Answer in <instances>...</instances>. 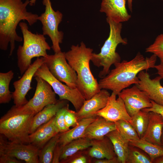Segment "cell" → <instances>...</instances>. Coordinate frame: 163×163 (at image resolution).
Masks as SVG:
<instances>
[{"label": "cell", "mask_w": 163, "mask_h": 163, "mask_svg": "<svg viewBox=\"0 0 163 163\" xmlns=\"http://www.w3.org/2000/svg\"><path fill=\"white\" fill-rule=\"evenodd\" d=\"M36 0H30L29 5L30 6L34 5L35 3Z\"/></svg>", "instance_id": "44"}, {"label": "cell", "mask_w": 163, "mask_h": 163, "mask_svg": "<svg viewBox=\"0 0 163 163\" xmlns=\"http://www.w3.org/2000/svg\"><path fill=\"white\" fill-rule=\"evenodd\" d=\"M14 73L10 70L6 72L0 73V103L6 104L12 98V94L9 90L10 83L14 77Z\"/></svg>", "instance_id": "27"}, {"label": "cell", "mask_w": 163, "mask_h": 163, "mask_svg": "<svg viewBox=\"0 0 163 163\" xmlns=\"http://www.w3.org/2000/svg\"><path fill=\"white\" fill-rule=\"evenodd\" d=\"M126 163H152L149 155L141 149L129 144Z\"/></svg>", "instance_id": "30"}, {"label": "cell", "mask_w": 163, "mask_h": 163, "mask_svg": "<svg viewBox=\"0 0 163 163\" xmlns=\"http://www.w3.org/2000/svg\"><path fill=\"white\" fill-rule=\"evenodd\" d=\"M42 3L45 10L38 16V20L42 24L43 34L50 38L52 43V48L54 53L59 52L61 51L59 44L62 42L64 33L59 31L58 27L62 21L63 15L59 11L53 9L50 0H43Z\"/></svg>", "instance_id": "7"}, {"label": "cell", "mask_w": 163, "mask_h": 163, "mask_svg": "<svg viewBox=\"0 0 163 163\" xmlns=\"http://www.w3.org/2000/svg\"><path fill=\"white\" fill-rule=\"evenodd\" d=\"M145 52L152 53L159 58L163 57V34L156 37L153 43L146 49Z\"/></svg>", "instance_id": "32"}, {"label": "cell", "mask_w": 163, "mask_h": 163, "mask_svg": "<svg viewBox=\"0 0 163 163\" xmlns=\"http://www.w3.org/2000/svg\"><path fill=\"white\" fill-rule=\"evenodd\" d=\"M91 146V140L82 137L74 140L62 147L60 163L72 157L79 151L85 150Z\"/></svg>", "instance_id": "25"}, {"label": "cell", "mask_w": 163, "mask_h": 163, "mask_svg": "<svg viewBox=\"0 0 163 163\" xmlns=\"http://www.w3.org/2000/svg\"><path fill=\"white\" fill-rule=\"evenodd\" d=\"M88 154L90 157L96 159L117 157L111 141L106 136L101 139L91 140V146Z\"/></svg>", "instance_id": "21"}, {"label": "cell", "mask_w": 163, "mask_h": 163, "mask_svg": "<svg viewBox=\"0 0 163 163\" xmlns=\"http://www.w3.org/2000/svg\"><path fill=\"white\" fill-rule=\"evenodd\" d=\"M115 123L116 129L123 137L129 141L137 140L140 139L129 123L123 120H118Z\"/></svg>", "instance_id": "31"}, {"label": "cell", "mask_w": 163, "mask_h": 163, "mask_svg": "<svg viewBox=\"0 0 163 163\" xmlns=\"http://www.w3.org/2000/svg\"><path fill=\"white\" fill-rule=\"evenodd\" d=\"M34 77L37 84L34 95L26 104L20 107L36 114L47 105L55 104L57 100L56 93L49 83L39 76Z\"/></svg>", "instance_id": "10"}, {"label": "cell", "mask_w": 163, "mask_h": 163, "mask_svg": "<svg viewBox=\"0 0 163 163\" xmlns=\"http://www.w3.org/2000/svg\"><path fill=\"white\" fill-rule=\"evenodd\" d=\"M128 6L129 10L132 12V2L133 0H127Z\"/></svg>", "instance_id": "42"}, {"label": "cell", "mask_w": 163, "mask_h": 163, "mask_svg": "<svg viewBox=\"0 0 163 163\" xmlns=\"http://www.w3.org/2000/svg\"><path fill=\"white\" fill-rule=\"evenodd\" d=\"M152 104V107L146 108L142 110L146 111L153 112L159 114L163 118V106L158 104L151 100Z\"/></svg>", "instance_id": "37"}, {"label": "cell", "mask_w": 163, "mask_h": 163, "mask_svg": "<svg viewBox=\"0 0 163 163\" xmlns=\"http://www.w3.org/2000/svg\"><path fill=\"white\" fill-rule=\"evenodd\" d=\"M19 25L23 34V43L17 50V65L22 75L31 65L33 58L46 57V51L50 50L51 47L43 34L32 33L24 22H20Z\"/></svg>", "instance_id": "6"}, {"label": "cell", "mask_w": 163, "mask_h": 163, "mask_svg": "<svg viewBox=\"0 0 163 163\" xmlns=\"http://www.w3.org/2000/svg\"><path fill=\"white\" fill-rule=\"evenodd\" d=\"M39 76L48 82L59 100H66L73 105L76 112L81 108L86 100L78 88H73L55 78L51 74L46 63H43L37 69L34 77Z\"/></svg>", "instance_id": "8"}, {"label": "cell", "mask_w": 163, "mask_h": 163, "mask_svg": "<svg viewBox=\"0 0 163 163\" xmlns=\"http://www.w3.org/2000/svg\"><path fill=\"white\" fill-rule=\"evenodd\" d=\"M161 145L163 147V128L161 138Z\"/></svg>", "instance_id": "43"}, {"label": "cell", "mask_w": 163, "mask_h": 163, "mask_svg": "<svg viewBox=\"0 0 163 163\" xmlns=\"http://www.w3.org/2000/svg\"><path fill=\"white\" fill-rule=\"evenodd\" d=\"M0 136V153L9 155L24 160L26 163H39V149L31 144H25L12 142Z\"/></svg>", "instance_id": "11"}, {"label": "cell", "mask_w": 163, "mask_h": 163, "mask_svg": "<svg viewBox=\"0 0 163 163\" xmlns=\"http://www.w3.org/2000/svg\"><path fill=\"white\" fill-rule=\"evenodd\" d=\"M106 136L111 141L120 163H126L129 141L123 137L117 129L110 132Z\"/></svg>", "instance_id": "24"}, {"label": "cell", "mask_w": 163, "mask_h": 163, "mask_svg": "<svg viewBox=\"0 0 163 163\" xmlns=\"http://www.w3.org/2000/svg\"><path fill=\"white\" fill-rule=\"evenodd\" d=\"M45 62V57H37L25 71L21 78L13 83L15 90L12 93V99L16 107L21 106L28 102L26 96L32 88L31 83L32 79L37 69Z\"/></svg>", "instance_id": "12"}, {"label": "cell", "mask_w": 163, "mask_h": 163, "mask_svg": "<svg viewBox=\"0 0 163 163\" xmlns=\"http://www.w3.org/2000/svg\"><path fill=\"white\" fill-rule=\"evenodd\" d=\"M55 116L29 135L30 144L40 149L52 138L60 133L55 123Z\"/></svg>", "instance_id": "18"}, {"label": "cell", "mask_w": 163, "mask_h": 163, "mask_svg": "<svg viewBox=\"0 0 163 163\" xmlns=\"http://www.w3.org/2000/svg\"><path fill=\"white\" fill-rule=\"evenodd\" d=\"M157 58L153 54L145 58L139 52L129 61L123 60L115 64V68L99 81L100 89L110 90L118 95L123 89L139 83L138 75L140 72L154 68Z\"/></svg>", "instance_id": "2"}, {"label": "cell", "mask_w": 163, "mask_h": 163, "mask_svg": "<svg viewBox=\"0 0 163 163\" xmlns=\"http://www.w3.org/2000/svg\"><path fill=\"white\" fill-rule=\"evenodd\" d=\"M97 116L82 119L78 124L71 129L60 133L58 143L63 147L74 140L82 137L89 125L94 121Z\"/></svg>", "instance_id": "23"}, {"label": "cell", "mask_w": 163, "mask_h": 163, "mask_svg": "<svg viewBox=\"0 0 163 163\" xmlns=\"http://www.w3.org/2000/svg\"><path fill=\"white\" fill-rule=\"evenodd\" d=\"M30 2V0H0V49L6 50L10 43L9 56L14 50L15 42L23 40L16 32L20 22L26 20L32 26L38 20L37 14L27 11Z\"/></svg>", "instance_id": "1"}, {"label": "cell", "mask_w": 163, "mask_h": 163, "mask_svg": "<svg viewBox=\"0 0 163 163\" xmlns=\"http://www.w3.org/2000/svg\"><path fill=\"white\" fill-rule=\"evenodd\" d=\"M93 51L82 42L80 45H72L70 50L65 52L68 62L77 75V88L86 100L90 99L101 90L90 68Z\"/></svg>", "instance_id": "3"}, {"label": "cell", "mask_w": 163, "mask_h": 163, "mask_svg": "<svg viewBox=\"0 0 163 163\" xmlns=\"http://www.w3.org/2000/svg\"><path fill=\"white\" fill-rule=\"evenodd\" d=\"M149 121L147 129L141 139L161 145L163 118L159 114L153 112H149Z\"/></svg>", "instance_id": "22"}, {"label": "cell", "mask_w": 163, "mask_h": 163, "mask_svg": "<svg viewBox=\"0 0 163 163\" xmlns=\"http://www.w3.org/2000/svg\"><path fill=\"white\" fill-rule=\"evenodd\" d=\"M138 77L139 82L136 85L145 92L151 100L163 106V86L160 82L162 78L158 76L151 79L149 74L144 70L140 72Z\"/></svg>", "instance_id": "15"}, {"label": "cell", "mask_w": 163, "mask_h": 163, "mask_svg": "<svg viewBox=\"0 0 163 163\" xmlns=\"http://www.w3.org/2000/svg\"><path fill=\"white\" fill-rule=\"evenodd\" d=\"M62 146L58 143L57 144L53 154L52 163H60L59 158Z\"/></svg>", "instance_id": "38"}, {"label": "cell", "mask_w": 163, "mask_h": 163, "mask_svg": "<svg viewBox=\"0 0 163 163\" xmlns=\"http://www.w3.org/2000/svg\"><path fill=\"white\" fill-rule=\"evenodd\" d=\"M159 59L160 63L158 65H155L154 68L157 70V73L158 75L163 79V57Z\"/></svg>", "instance_id": "40"}, {"label": "cell", "mask_w": 163, "mask_h": 163, "mask_svg": "<svg viewBox=\"0 0 163 163\" xmlns=\"http://www.w3.org/2000/svg\"><path fill=\"white\" fill-rule=\"evenodd\" d=\"M116 129L115 123L97 116L87 127L83 137L91 140L104 138L110 132Z\"/></svg>", "instance_id": "19"}, {"label": "cell", "mask_w": 163, "mask_h": 163, "mask_svg": "<svg viewBox=\"0 0 163 163\" xmlns=\"http://www.w3.org/2000/svg\"><path fill=\"white\" fill-rule=\"evenodd\" d=\"M110 95L107 90L103 89L90 99L86 100L80 109L76 111L78 120L96 116L97 112L105 106Z\"/></svg>", "instance_id": "16"}, {"label": "cell", "mask_w": 163, "mask_h": 163, "mask_svg": "<svg viewBox=\"0 0 163 163\" xmlns=\"http://www.w3.org/2000/svg\"><path fill=\"white\" fill-rule=\"evenodd\" d=\"M69 106L68 104L60 109L55 116V123L60 133L65 132L69 129L66 127L65 120V113Z\"/></svg>", "instance_id": "33"}, {"label": "cell", "mask_w": 163, "mask_h": 163, "mask_svg": "<svg viewBox=\"0 0 163 163\" xmlns=\"http://www.w3.org/2000/svg\"><path fill=\"white\" fill-rule=\"evenodd\" d=\"M112 92L105 106L97 111L96 115L102 117L106 120L115 122L123 120L130 123L131 117L126 108L123 100Z\"/></svg>", "instance_id": "14"}, {"label": "cell", "mask_w": 163, "mask_h": 163, "mask_svg": "<svg viewBox=\"0 0 163 163\" xmlns=\"http://www.w3.org/2000/svg\"><path fill=\"white\" fill-rule=\"evenodd\" d=\"M131 117L130 123L141 139L144 136L148 126L149 121V112L142 110Z\"/></svg>", "instance_id": "28"}, {"label": "cell", "mask_w": 163, "mask_h": 163, "mask_svg": "<svg viewBox=\"0 0 163 163\" xmlns=\"http://www.w3.org/2000/svg\"><path fill=\"white\" fill-rule=\"evenodd\" d=\"M152 163H163V156L155 158L153 161Z\"/></svg>", "instance_id": "41"}, {"label": "cell", "mask_w": 163, "mask_h": 163, "mask_svg": "<svg viewBox=\"0 0 163 163\" xmlns=\"http://www.w3.org/2000/svg\"><path fill=\"white\" fill-rule=\"evenodd\" d=\"M68 101L59 100L54 104L46 106L34 117L30 129V134L34 132L40 126L48 122L55 116L59 110L68 104Z\"/></svg>", "instance_id": "20"}, {"label": "cell", "mask_w": 163, "mask_h": 163, "mask_svg": "<svg viewBox=\"0 0 163 163\" xmlns=\"http://www.w3.org/2000/svg\"><path fill=\"white\" fill-rule=\"evenodd\" d=\"M127 112L131 117L142 109L152 107V104L147 93L136 85L123 89L119 94Z\"/></svg>", "instance_id": "13"}, {"label": "cell", "mask_w": 163, "mask_h": 163, "mask_svg": "<svg viewBox=\"0 0 163 163\" xmlns=\"http://www.w3.org/2000/svg\"><path fill=\"white\" fill-rule=\"evenodd\" d=\"M65 120L66 126L69 129L70 127H74L77 125L79 122L76 116V111L70 110L69 106L65 113Z\"/></svg>", "instance_id": "34"}, {"label": "cell", "mask_w": 163, "mask_h": 163, "mask_svg": "<svg viewBox=\"0 0 163 163\" xmlns=\"http://www.w3.org/2000/svg\"><path fill=\"white\" fill-rule=\"evenodd\" d=\"M59 136L60 133L52 138L39 150V163H52L54 152L58 142Z\"/></svg>", "instance_id": "29"}, {"label": "cell", "mask_w": 163, "mask_h": 163, "mask_svg": "<svg viewBox=\"0 0 163 163\" xmlns=\"http://www.w3.org/2000/svg\"><path fill=\"white\" fill-rule=\"evenodd\" d=\"M45 59V63L55 78L71 88H77V75L67 62L65 52L61 51L53 55H48Z\"/></svg>", "instance_id": "9"}, {"label": "cell", "mask_w": 163, "mask_h": 163, "mask_svg": "<svg viewBox=\"0 0 163 163\" xmlns=\"http://www.w3.org/2000/svg\"><path fill=\"white\" fill-rule=\"evenodd\" d=\"M130 145L141 149L150 156L152 162L156 158L163 156V147L142 139L136 141H129Z\"/></svg>", "instance_id": "26"}, {"label": "cell", "mask_w": 163, "mask_h": 163, "mask_svg": "<svg viewBox=\"0 0 163 163\" xmlns=\"http://www.w3.org/2000/svg\"><path fill=\"white\" fill-rule=\"evenodd\" d=\"M87 157L85 155H75L63 161V163H87L88 162Z\"/></svg>", "instance_id": "35"}, {"label": "cell", "mask_w": 163, "mask_h": 163, "mask_svg": "<svg viewBox=\"0 0 163 163\" xmlns=\"http://www.w3.org/2000/svg\"><path fill=\"white\" fill-rule=\"evenodd\" d=\"M17 158L6 154L0 153V163H21Z\"/></svg>", "instance_id": "36"}, {"label": "cell", "mask_w": 163, "mask_h": 163, "mask_svg": "<svg viewBox=\"0 0 163 163\" xmlns=\"http://www.w3.org/2000/svg\"><path fill=\"white\" fill-rule=\"evenodd\" d=\"M93 162L95 163H120L117 157L112 159H96Z\"/></svg>", "instance_id": "39"}, {"label": "cell", "mask_w": 163, "mask_h": 163, "mask_svg": "<svg viewBox=\"0 0 163 163\" xmlns=\"http://www.w3.org/2000/svg\"><path fill=\"white\" fill-rule=\"evenodd\" d=\"M106 21L110 27L109 37L101 47L100 53H93L91 59L95 66L103 67L98 74L99 77L101 78L109 73L112 65L120 62L121 57L116 52L118 44L121 43L125 45L127 43V40L123 38L121 36L122 23L115 22L107 18Z\"/></svg>", "instance_id": "5"}, {"label": "cell", "mask_w": 163, "mask_h": 163, "mask_svg": "<svg viewBox=\"0 0 163 163\" xmlns=\"http://www.w3.org/2000/svg\"><path fill=\"white\" fill-rule=\"evenodd\" d=\"M126 0H102L100 11L115 22L127 21L131 16L126 9Z\"/></svg>", "instance_id": "17"}, {"label": "cell", "mask_w": 163, "mask_h": 163, "mask_svg": "<svg viewBox=\"0 0 163 163\" xmlns=\"http://www.w3.org/2000/svg\"><path fill=\"white\" fill-rule=\"evenodd\" d=\"M36 114L31 111L13 106L0 118V134L12 142L30 144V129Z\"/></svg>", "instance_id": "4"}]
</instances>
